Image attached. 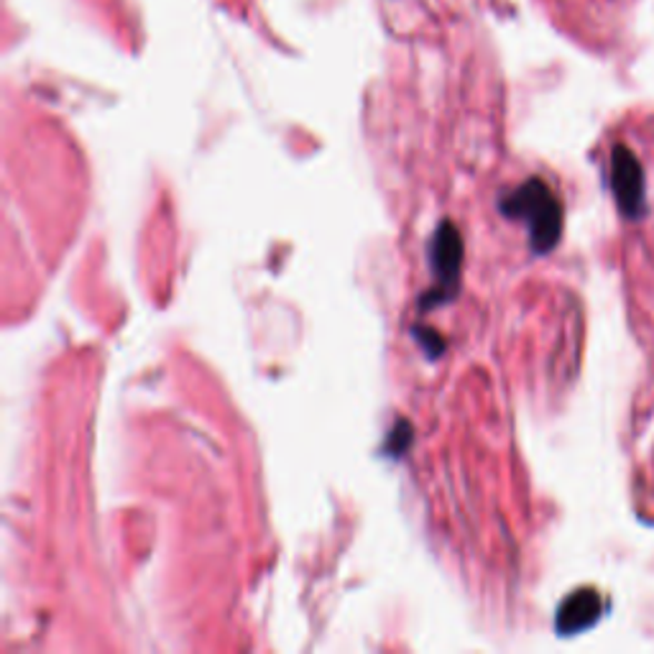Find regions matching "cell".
<instances>
[{
    "instance_id": "cell-1",
    "label": "cell",
    "mask_w": 654,
    "mask_h": 654,
    "mask_svg": "<svg viewBox=\"0 0 654 654\" xmlns=\"http://www.w3.org/2000/svg\"><path fill=\"white\" fill-rule=\"evenodd\" d=\"M498 208L509 220H522L529 228L535 254H549L563 236V208L545 179L532 177L502 197Z\"/></svg>"
},
{
    "instance_id": "cell-2",
    "label": "cell",
    "mask_w": 654,
    "mask_h": 654,
    "mask_svg": "<svg viewBox=\"0 0 654 654\" xmlns=\"http://www.w3.org/2000/svg\"><path fill=\"white\" fill-rule=\"evenodd\" d=\"M429 264H433L435 287L427 297H422V309H427V305L447 303V299L458 291L463 238L453 222H443V226L435 230L433 240H429Z\"/></svg>"
},
{
    "instance_id": "cell-3",
    "label": "cell",
    "mask_w": 654,
    "mask_h": 654,
    "mask_svg": "<svg viewBox=\"0 0 654 654\" xmlns=\"http://www.w3.org/2000/svg\"><path fill=\"white\" fill-rule=\"evenodd\" d=\"M611 189L626 218L644 215V169L630 146L616 143L611 151Z\"/></svg>"
},
{
    "instance_id": "cell-4",
    "label": "cell",
    "mask_w": 654,
    "mask_h": 654,
    "mask_svg": "<svg viewBox=\"0 0 654 654\" xmlns=\"http://www.w3.org/2000/svg\"><path fill=\"white\" fill-rule=\"evenodd\" d=\"M601 614H604V598L598 596V591L581 588L563 601L555 618V630L563 636L585 632L598 622Z\"/></svg>"
},
{
    "instance_id": "cell-5",
    "label": "cell",
    "mask_w": 654,
    "mask_h": 654,
    "mask_svg": "<svg viewBox=\"0 0 654 654\" xmlns=\"http://www.w3.org/2000/svg\"><path fill=\"white\" fill-rule=\"evenodd\" d=\"M409 440H412V427H407V422H399V429H394V443L389 445L392 453L407 450Z\"/></svg>"
}]
</instances>
